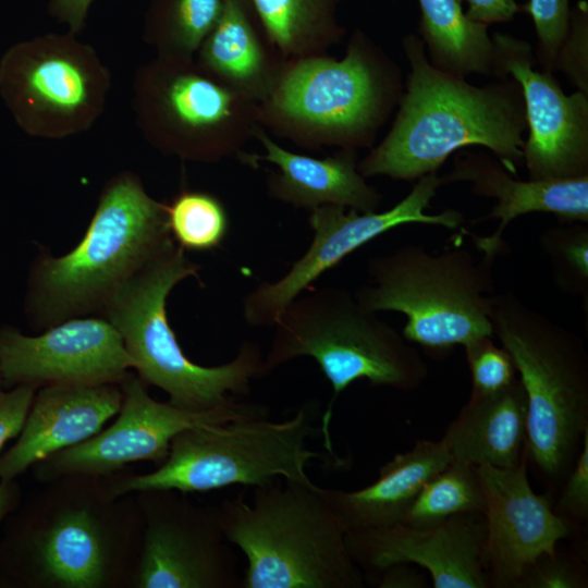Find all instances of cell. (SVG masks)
Here are the masks:
<instances>
[{
    "instance_id": "16",
    "label": "cell",
    "mask_w": 588,
    "mask_h": 588,
    "mask_svg": "<svg viewBox=\"0 0 588 588\" xmlns=\"http://www.w3.org/2000/svg\"><path fill=\"white\" fill-rule=\"evenodd\" d=\"M528 449L512 468L474 466L485 499V561L490 586L518 588L525 572L543 554H554L574 525L558 515L527 477Z\"/></svg>"
},
{
    "instance_id": "30",
    "label": "cell",
    "mask_w": 588,
    "mask_h": 588,
    "mask_svg": "<svg viewBox=\"0 0 588 588\" xmlns=\"http://www.w3.org/2000/svg\"><path fill=\"white\" fill-rule=\"evenodd\" d=\"M167 225L173 241L185 252L220 247L230 230V217L217 196L203 191H182L166 204Z\"/></svg>"
},
{
    "instance_id": "35",
    "label": "cell",
    "mask_w": 588,
    "mask_h": 588,
    "mask_svg": "<svg viewBox=\"0 0 588 588\" xmlns=\"http://www.w3.org/2000/svg\"><path fill=\"white\" fill-rule=\"evenodd\" d=\"M587 575L574 558L554 554L541 555L524 574L518 588H584Z\"/></svg>"
},
{
    "instance_id": "10",
    "label": "cell",
    "mask_w": 588,
    "mask_h": 588,
    "mask_svg": "<svg viewBox=\"0 0 588 588\" xmlns=\"http://www.w3.org/2000/svg\"><path fill=\"white\" fill-rule=\"evenodd\" d=\"M142 98L151 142L163 152L191 161L238 157L259 126L258 103L194 59L160 56L145 75Z\"/></svg>"
},
{
    "instance_id": "19",
    "label": "cell",
    "mask_w": 588,
    "mask_h": 588,
    "mask_svg": "<svg viewBox=\"0 0 588 588\" xmlns=\"http://www.w3.org/2000/svg\"><path fill=\"white\" fill-rule=\"evenodd\" d=\"M442 184L470 183L473 194L497 199L491 212L476 221L499 219L497 230L476 236L474 243L494 261L504 252L503 233L516 218L530 212H548L562 222L588 223V175L565 180L513 179L499 160L485 152H460Z\"/></svg>"
},
{
    "instance_id": "14",
    "label": "cell",
    "mask_w": 588,
    "mask_h": 588,
    "mask_svg": "<svg viewBox=\"0 0 588 588\" xmlns=\"http://www.w3.org/2000/svg\"><path fill=\"white\" fill-rule=\"evenodd\" d=\"M491 38L497 79L511 75L522 88L529 132L523 163L529 180L588 175V93L566 95L552 73L535 70L527 41L500 33Z\"/></svg>"
},
{
    "instance_id": "42",
    "label": "cell",
    "mask_w": 588,
    "mask_h": 588,
    "mask_svg": "<svg viewBox=\"0 0 588 588\" xmlns=\"http://www.w3.org/2000/svg\"><path fill=\"white\" fill-rule=\"evenodd\" d=\"M0 388H1V384H0Z\"/></svg>"
},
{
    "instance_id": "4",
    "label": "cell",
    "mask_w": 588,
    "mask_h": 588,
    "mask_svg": "<svg viewBox=\"0 0 588 588\" xmlns=\"http://www.w3.org/2000/svg\"><path fill=\"white\" fill-rule=\"evenodd\" d=\"M228 541L245 555L242 588H363L346 527L311 480L278 478L254 487L252 503L240 494L223 501Z\"/></svg>"
},
{
    "instance_id": "23",
    "label": "cell",
    "mask_w": 588,
    "mask_h": 588,
    "mask_svg": "<svg viewBox=\"0 0 588 588\" xmlns=\"http://www.w3.org/2000/svg\"><path fill=\"white\" fill-rule=\"evenodd\" d=\"M451 462L442 440H419L382 465L371 485L356 491L324 488V495L347 530L395 525L425 483Z\"/></svg>"
},
{
    "instance_id": "41",
    "label": "cell",
    "mask_w": 588,
    "mask_h": 588,
    "mask_svg": "<svg viewBox=\"0 0 588 588\" xmlns=\"http://www.w3.org/2000/svg\"><path fill=\"white\" fill-rule=\"evenodd\" d=\"M17 500V487L12 481L0 479V523L5 515L14 507Z\"/></svg>"
},
{
    "instance_id": "3",
    "label": "cell",
    "mask_w": 588,
    "mask_h": 588,
    "mask_svg": "<svg viewBox=\"0 0 588 588\" xmlns=\"http://www.w3.org/2000/svg\"><path fill=\"white\" fill-rule=\"evenodd\" d=\"M402 71L356 29L341 59L317 54L287 60L272 93L258 105V123L297 147H372L400 101Z\"/></svg>"
},
{
    "instance_id": "40",
    "label": "cell",
    "mask_w": 588,
    "mask_h": 588,
    "mask_svg": "<svg viewBox=\"0 0 588 588\" xmlns=\"http://www.w3.org/2000/svg\"><path fill=\"white\" fill-rule=\"evenodd\" d=\"M93 0H49L51 13L69 25L72 33L78 32L84 24Z\"/></svg>"
},
{
    "instance_id": "21",
    "label": "cell",
    "mask_w": 588,
    "mask_h": 588,
    "mask_svg": "<svg viewBox=\"0 0 588 588\" xmlns=\"http://www.w3.org/2000/svg\"><path fill=\"white\" fill-rule=\"evenodd\" d=\"M254 139L265 154L242 152L238 158L249 164L262 160L278 168V173H270L266 180L270 197L309 211L326 205L358 212L378 210L382 196L358 171V150L338 149L326 158L296 154L275 143L260 125Z\"/></svg>"
},
{
    "instance_id": "1",
    "label": "cell",
    "mask_w": 588,
    "mask_h": 588,
    "mask_svg": "<svg viewBox=\"0 0 588 588\" xmlns=\"http://www.w3.org/2000/svg\"><path fill=\"white\" fill-rule=\"evenodd\" d=\"M402 46L409 71L397 112L384 138L358 161L362 175L415 181L466 146L486 147L517 175L527 131L519 84L507 76L471 85L433 66L419 36L407 35Z\"/></svg>"
},
{
    "instance_id": "6",
    "label": "cell",
    "mask_w": 588,
    "mask_h": 588,
    "mask_svg": "<svg viewBox=\"0 0 588 588\" xmlns=\"http://www.w3.org/2000/svg\"><path fill=\"white\" fill-rule=\"evenodd\" d=\"M199 269L174 243L126 281L101 314L120 333L138 378L167 392L172 405L193 412L248 395L252 380L265 376L264 356L249 341L234 359L216 367L197 365L183 353L169 324L167 298L177 283L197 278Z\"/></svg>"
},
{
    "instance_id": "36",
    "label": "cell",
    "mask_w": 588,
    "mask_h": 588,
    "mask_svg": "<svg viewBox=\"0 0 588 588\" xmlns=\"http://www.w3.org/2000/svg\"><path fill=\"white\" fill-rule=\"evenodd\" d=\"M567 480L554 510L572 525L588 517V429L584 433L580 451L567 473Z\"/></svg>"
},
{
    "instance_id": "5",
    "label": "cell",
    "mask_w": 588,
    "mask_h": 588,
    "mask_svg": "<svg viewBox=\"0 0 588 588\" xmlns=\"http://www.w3.org/2000/svg\"><path fill=\"white\" fill-rule=\"evenodd\" d=\"M279 315L270 351L264 357L265 376L301 356L315 359L332 385L323 413V445L335 457L330 424L333 405L353 382L411 391L429 376L419 351L391 324L365 309L343 287L307 289Z\"/></svg>"
},
{
    "instance_id": "26",
    "label": "cell",
    "mask_w": 588,
    "mask_h": 588,
    "mask_svg": "<svg viewBox=\"0 0 588 588\" xmlns=\"http://www.w3.org/2000/svg\"><path fill=\"white\" fill-rule=\"evenodd\" d=\"M40 573L66 588H95L105 578V553L98 525L85 510L61 515L34 540Z\"/></svg>"
},
{
    "instance_id": "7",
    "label": "cell",
    "mask_w": 588,
    "mask_h": 588,
    "mask_svg": "<svg viewBox=\"0 0 588 588\" xmlns=\"http://www.w3.org/2000/svg\"><path fill=\"white\" fill-rule=\"evenodd\" d=\"M489 317L527 396L528 456L548 478L560 479L572 468L588 429L585 343L512 292L493 294Z\"/></svg>"
},
{
    "instance_id": "13",
    "label": "cell",
    "mask_w": 588,
    "mask_h": 588,
    "mask_svg": "<svg viewBox=\"0 0 588 588\" xmlns=\"http://www.w3.org/2000/svg\"><path fill=\"white\" fill-rule=\"evenodd\" d=\"M145 384L138 377L128 376L122 382L118 419L106 430L49 456L42 471L100 475L138 461L163 463L172 440L183 430L266 415L260 406L235 400L209 411H186L170 402H157Z\"/></svg>"
},
{
    "instance_id": "15",
    "label": "cell",
    "mask_w": 588,
    "mask_h": 588,
    "mask_svg": "<svg viewBox=\"0 0 588 588\" xmlns=\"http://www.w3.org/2000/svg\"><path fill=\"white\" fill-rule=\"evenodd\" d=\"M134 360L113 324L103 317L63 320L30 336L0 329V384L39 387L122 383Z\"/></svg>"
},
{
    "instance_id": "11",
    "label": "cell",
    "mask_w": 588,
    "mask_h": 588,
    "mask_svg": "<svg viewBox=\"0 0 588 588\" xmlns=\"http://www.w3.org/2000/svg\"><path fill=\"white\" fill-rule=\"evenodd\" d=\"M108 75L93 51L60 36L19 42L0 60V94L28 134L63 136L99 113Z\"/></svg>"
},
{
    "instance_id": "32",
    "label": "cell",
    "mask_w": 588,
    "mask_h": 588,
    "mask_svg": "<svg viewBox=\"0 0 588 588\" xmlns=\"http://www.w3.org/2000/svg\"><path fill=\"white\" fill-rule=\"evenodd\" d=\"M492 338L481 336L464 345L471 375V395L498 392L517 379L510 353Z\"/></svg>"
},
{
    "instance_id": "12",
    "label": "cell",
    "mask_w": 588,
    "mask_h": 588,
    "mask_svg": "<svg viewBox=\"0 0 588 588\" xmlns=\"http://www.w3.org/2000/svg\"><path fill=\"white\" fill-rule=\"evenodd\" d=\"M442 180L437 172L417 180L412 191L384 211L358 212L341 206L326 205L309 211L314 232L306 252L274 282L259 284L243 301V316L254 327L273 326L282 310L310 287L326 271L346 256L385 232L400 225L421 223L456 229L463 215L453 209L426 213Z\"/></svg>"
},
{
    "instance_id": "27",
    "label": "cell",
    "mask_w": 588,
    "mask_h": 588,
    "mask_svg": "<svg viewBox=\"0 0 588 588\" xmlns=\"http://www.w3.org/2000/svg\"><path fill=\"white\" fill-rule=\"evenodd\" d=\"M272 46L286 59L326 54L345 29L338 19L341 0H248Z\"/></svg>"
},
{
    "instance_id": "2",
    "label": "cell",
    "mask_w": 588,
    "mask_h": 588,
    "mask_svg": "<svg viewBox=\"0 0 588 588\" xmlns=\"http://www.w3.org/2000/svg\"><path fill=\"white\" fill-rule=\"evenodd\" d=\"M175 242L166 204L131 173L110 180L78 244L62 256L40 250L32 262L24 310L47 329L76 317L101 316L114 293Z\"/></svg>"
},
{
    "instance_id": "25",
    "label": "cell",
    "mask_w": 588,
    "mask_h": 588,
    "mask_svg": "<svg viewBox=\"0 0 588 588\" xmlns=\"http://www.w3.org/2000/svg\"><path fill=\"white\" fill-rule=\"evenodd\" d=\"M419 34L430 63L466 77L478 74L497 79L495 54L488 26L470 21L461 0H418Z\"/></svg>"
},
{
    "instance_id": "39",
    "label": "cell",
    "mask_w": 588,
    "mask_h": 588,
    "mask_svg": "<svg viewBox=\"0 0 588 588\" xmlns=\"http://www.w3.org/2000/svg\"><path fill=\"white\" fill-rule=\"evenodd\" d=\"M380 588H425L428 586L426 577L411 567L407 563L392 564L381 569Z\"/></svg>"
},
{
    "instance_id": "38",
    "label": "cell",
    "mask_w": 588,
    "mask_h": 588,
    "mask_svg": "<svg viewBox=\"0 0 588 588\" xmlns=\"http://www.w3.org/2000/svg\"><path fill=\"white\" fill-rule=\"evenodd\" d=\"M466 16L476 23L489 25L510 21L519 10L515 0H466Z\"/></svg>"
},
{
    "instance_id": "29",
    "label": "cell",
    "mask_w": 588,
    "mask_h": 588,
    "mask_svg": "<svg viewBox=\"0 0 588 588\" xmlns=\"http://www.w3.org/2000/svg\"><path fill=\"white\" fill-rule=\"evenodd\" d=\"M225 0H152L148 32L160 56L193 59L216 25Z\"/></svg>"
},
{
    "instance_id": "9",
    "label": "cell",
    "mask_w": 588,
    "mask_h": 588,
    "mask_svg": "<svg viewBox=\"0 0 588 588\" xmlns=\"http://www.w3.org/2000/svg\"><path fill=\"white\" fill-rule=\"evenodd\" d=\"M266 415L183 430L171 442L161 466L119 483L114 491L204 492L232 485L258 487L278 478L311 480L306 468L321 457L307 448L321 433L307 408L290 419L271 421Z\"/></svg>"
},
{
    "instance_id": "34",
    "label": "cell",
    "mask_w": 588,
    "mask_h": 588,
    "mask_svg": "<svg viewBox=\"0 0 588 588\" xmlns=\"http://www.w3.org/2000/svg\"><path fill=\"white\" fill-rule=\"evenodd\" d=\"M587 12L586 2H579L571 12L569 29L555 62V71H562L584 93H588Z\"/></svg>"
},
{
    "instance_id": "37",
    "label": "cell",
    "mask_w": 588,
    "mask_h": 588,
    "mask_svg": "<svg viewBox=\"0 0 588 588\" xmlns=\"http://www.w3.org/2000/svg\"><path fill=\"white\" fill-rule=\"evenodd\" d=\"M36 391L34 385H16L10 391L0 388V452L21 432Z\"/></svg>"
},
{
    "instance_id": "20",
    "label": "cell",
    "mask_w": 588,
    "mask_h": 588,
    "mask_svg": "<svg viewBox=\"0 0 588 588\" xmlns=\"http://www.w3.org/2000/svg\"><path fill=\"white\" fill-rule=\"evenodd\" d=\"M117 384L42 387L16 442L0 455V479L12 481L29 466L98 433L120 412Z\"/></svg>"
},
{
    "instance_id": "18",
    "label": "cell",
    "mask_w": 588,
    "mask_h": 588,
    "mask_svg": "<svg viewBox=\"0 0 588 588\" xmlns=\"http://www.w3.org/2000/svg\"><path fill=\"white\" fill-rule=\"evenodd\" d=\"M220 507L197 512L173 506L147 528L137 573L142 588H242Z\"/></svg>"
},
{
    "instance_id": "24",
    "label": "cell",
    "mask_w": 588,
    "mask_h": 588,
    "mask_svg": "<svg viewBox=\"0 0 588 588\" xmlns=\"http://www.w3.org/2000/svg\"><path fill=\"white\" fill-rule=\"evenodd\" d=\"M527 396L517 378L490 394L471 395L442 437L452 461L512 468L526 450Z\"/></svg>"
},
{
    "instance_id": "31",
    "label": "cell",
    "mask_w": 588,
    "mask_h": 588,
    "mask_svg": "<svg viewBox=\"0 0 588 588\" xmlns=\"http://www.w3.org/2000/svg\"><path fill=\"white\" fill-rule=\"evenodd\" d=\"M566 223L543 232L539 244L550 260L556 287L566 294L580 297L587 304V223L579 221Z\"/></svg>"
},
{
    "instance_id": "28",
    "label": "cell",
    "mask_w": 588,
    "mask_h": 588,
    "mask_svg": "<svg viewBox=\"0 0 588 588\" xmlns=\"http://www.w3.org/2000/svg\"><path fill=\"white\" fill-rule=\"evenodd\" d=\"M485 511V493L475 467L452 461L425 483L401 523L431 528L455 515Z\"/></svg>"
},
{
    "instance_id": "22",
    "label": "cell",
    "mask_w": 588,
    "mask_h": 588,
    "mask_svg": "<svg viewBox=\"0 0 588 588\" xmlns=\"http://www.w3.org/2000/svg\"><path fill=\"white\" fill-rule=\"evenodd\" d=\"M196 54L201 69L258 105L287 62L268 40L248 0H225Z\"/></svg>"
},
{
    "instance_id": "8",
    "label": "cell",
    "mask_w": 588,
    "mask_h": 588,
    "mask_svg": "<svg viewBox=\"0 0 588 588\" xmlns=\"http://www.w3.org/2000/svg\"><path fill=\"white\" fill-rule=\"evenodd\" d=\"M492 264L462 247L433 254L419 245H404L369 258L371 284L358 287L354 296L369 311L404 314V339L444 354L457 344L493 336Z\"/></svg>"
},
{
    "instance_id": "17",
    "label": "cell",
    "mask_w": 588,
    "mask_h": 588,
    "mask_svg": "<svg viewBox=\"0 0 588 588\" xmlns=\"http://www.w3.org/2000/svg\"><path fill=\"white\" fill-rule=\"evenodd\" d=\"M486 519L481 513L452 516L431 528L402 523L346 531L347 551L362 569L415 564L428 571L434 588L490 587L485 561Z\"/></svg>"
},
{
    "instance_id": "33",
    "label": "cell",
    "mask_w": 588,
    "mask_h": 588,
    "mask_svg": "<svg viewBox=\"0 0 588 588\" xmlns=\"http://www.w3.org/2000/svg\"><path fill=\"white\" fill-rule=\"evenodd\" d=\"M520 10L532 19L538 38L536 54L542 71L553 73L569 29L568 0H529Z\"/></svg>"
}]
</instances>
